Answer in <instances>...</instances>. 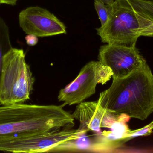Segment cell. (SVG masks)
Returning <instances> with one entry per match:
<instances>
[{"instance_id": "6da1fadb", "label": "cell", "mask_w": 153, "mask_h": 153, "mask_svg": "<svg viewBox=\"0 0 153 153\" xmlns=\"http://www.w3.org/2000/svg\"><path fill=\"white\" fill-rule=\"evenodd\" d=\"M64 104H14L0 106V144L19 134H45L74 125L72 114L65 110Z\"/></svg>"}, {"instance_id": "7a4b0ae2", "label": "cell", "mask_w": 153, "mask_h": 153, "mask_svg": "<svg viewBox=\"0 0 153 153\" xmlns=\"http://www.w3.org/2000/svg\"><path fill=\"white\" fill-rule=\"evenodd\" d=\"M101 106L117 116L141 120L153 112V75L147 63L127 77L113 78L110 87L100 93Z\"/></svg>"}, {"instance_id": "3957f363", "label": "cell", "mask_w": 153, "mask_h": 153, "mask_svg": "<svg viewBox=\"0 0 153 153\" xmlns=\"http://www.w3.org/2000/svg\"><path fill=\"white\" fill-rule=\"evenodd\" d=\"M108 6V21L96 29L102 43L132 46L140 37H153V20L136 12L125 0H115Z\"/></svg>"}, {"instance_id": "277c9868", "label": "cell", "mask_w": 153, "mask_h": 153, "mask_svg": "<svg viewBox=\"0 0 153 153\" xmlns=\"http://www.w3.org/2000/svg\"><path fill=\"white\" fill-rule=\"evenodd\" d=\"M35 81L24 50L13 47L3 60L0 78L1 105L24 103L30 99Z\"/></svg>"}, {"instance_id": "5b68a950", "label": "cell", "mask_w": 153, "mask_h": 153, "mask_svg": "<svg viewBox=\"0 0 153 153\" xmlns=\"http://www.w3.org/2000/svg\"><path fill=\"white\" fill-rule=\"evenodd\" d=\"M85 134L78 128H72L37 134L21 133L0 144V151L13 153L47 152L74 142Z\"/></svg>"}, {"instance_id": "8992f818", "label": "cell", "mask_w": 153, "mask_h": 153, "mask_svg": "<svg viewBox=\"0 0 153 153\" xmlns=\"http://www.w3.org/2000/svg\"><path fill=\"white\" fill-rule=\"evenodd\" d=\"M113 75L111 69L100 61H91L80 71L77 77L59 93L58 99L65 105H76L95 93L97 84H104Z\"/></svg>"}, {"instance_id": "52a82bcc", "label": "cell", "mask_w": 153, "mask_h": 153, "mask_svg": "<svg viewBox=\"0 0 153 153\" xmlns=\"http://www.w3.org/2000/svg\"><path fill=\"white\" fill-rule=\"evenodd\" d=\"M98 59L111 69L112 78H123L145 65L147 63L136 45L107 44L99 49Z\"/></svg>"}, {"instance_id": "ba28073f", "label": "cell", "mask_w": 153, "mask_h": 153, "mask_svg": "<svg viewBox=\"0 0 153 153\" xmlns=\"http://www.w3.org/2000/svg\"><path fill=\"white\" fill-rule=\"evenodd\" d=\"M20 27L26 34L39 37L66 34V27L54 14L39 6H30L20 12Z\"/></svg>"}, {"instance_id": "9c48e42d", "label": "cell", "mask_w": 153, "mask_h": 153, "mask_svg": "<svg viewBox=\"0 0 153 153\" xmlns=\"http://www.w3.org/2000/svg\"><path fill=\"white\" fill-rule=\"evenodd\" d=\"M72 116L79 122L78 129L86 133L89 131L100 132L101 128L111 129L121 115L110 113L97 100L83 102L77 104Z\"/></svg>"}, {"instance_id": "30bf717a", "label": "cell", "mask_w": 153, "mask_h": 153, "mask_svg": "<svg viewBox=\"0 0 153 153\" xmlns=\"http://www.w3.org/2000/svg\"><path fill=\"white\" fill-rule=\"evenodd\" d=\"M130 118L126 115H121L111 128V131H104L102 133L100 142L94 144V151L102 150H113L118 148L126 143V138L131 131L126 124Z\"/></svg>"}, {"instance_id": "8fae6325", "label": "cell", "mask_w": 153, "mask_h": 153, "mask_svg": "<svg viewBox=\"0 0 153 153\" xmlns=\"http://www.w3.org/2000/svg\"><path fill=\"white\" fill-rule=\"evenodd\" d=\"M12 48L9 27L4 20L0 19V78L4 57Z\"/></svg>"}, {"instance_id": "7c38bea8", "label": "cell", "mask_w": 153, "mask_h": 153, "mask_svg": "<svg viewBox=\"0 0 153 153\" xmlns=\"http://www.w3.org/2000/svg\"><path fill=\"white\" fill-rule=\"evenodd\" d=\"M136 12L153 20V3L141 0H125Z\"/></svg>"}, {"instance_id": "4fadbf2b", "label": "cell", "mask_w": 153, "mask_h": 153, "mask_svg": "<svg viewBox=\"0 0 153 153\" xmlns=\"http://www.w3.org/2000/svg\"><path fill=\"white\" fill-rule=\"evenodd\" d=\"M94 7L100 21L101 27L104 26L108 19L109 16V6L99 1H94Z\"/></svg>"}, {"instance_id": "5bb4252c", "label": "cell", "mask_w": 153, "mask_h": 153, "mask_svg": "<svg viewBox=\"0 0 153 153\" xmlns=\"http://www.w3.org/2000/svg\"><path fill=\"white\" fill-rule=\"evenodd\" d=\"M153 130V121L143 128L135 130H131L127 137V142L137 137L150 135L152 133Z\"/></svg>"}, {"instance_id": "9a60e30c", "label": "cell", "mask_w": 153, "mask_h": 153, "mask_svg": "<svg viewBox=\"0 0 153 153\" xmlns=\"http://www.w3.org/2000/svg\"><path fill=\"white\" fill-rule=\"evenodd\" d=\"M38 37L32 34H28L25 37L26 43L29 46H36L38 42Z\"/></svg>"}, {"instance_id": "2e32d148", "label": "cell", "mask_w": 153, "mask_h": 153, "mask_svg": "<svg viewBox=\"0 0 153 153\" xmlns=\"http://www.w3.org/2000/svg\"><path fill=\"white\" fill-rule=\"evenodd\" d=\"M99 1L108 5H111L114 2V0H94Z\"/></svg>"}, {"instance_id": "e0dca14e", "label": "cell", "mask_w": 153, "mask_h": 153, "mask_svg": "<svg viewBox=\"0 0 153 153\" xmlns=\"http://www.w3.org/2000/svg\"><path fill=\"white\" fill-rule=\"evenodd\" d=\"M141 1H144L148 2L153 3V0H141Z\"/></svg>"}]
</instances>
